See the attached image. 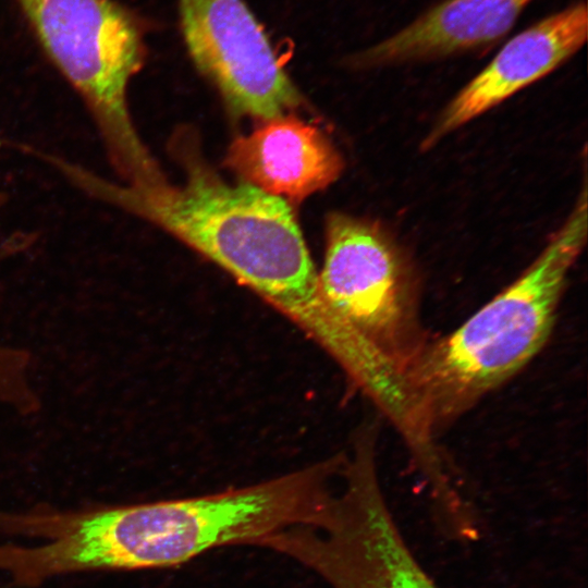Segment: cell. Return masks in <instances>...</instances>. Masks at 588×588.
<instances>
[{"label": "cell", "mask_w": 588, "mask_h": 588, "mask_svg": "<svg viewBox=\"0 0 588 588\" xmlns=\"http://www.w3.org/2000/svg\"><path fill=\"white\" fill-rule=\"evenodd\" d=\"M328 498L323 466L266 482L180 500L84 512L20 514L9 567L23 585L87 569L173 566L216 547L261 544L310 524Z\"/></svg>", "instance_id": "1"}, {"label": "cell", "mask_w": 588, "mask_h": 588, "mask_svg": "<svg viewBox=\"0 0 588 588\" xmlns=\"http://www.w3.org/2000/svg\"><path fill=\"white\" fill-rule=\"evenodd\" d=\"M186 177L169 184L162 174L113 182L48 154L45 162L88 196L168 231L226 270L295 322L310 338L334 313L321 295L315 269L286 200L246 182L229 184L185 152Z\"/></svg>", "instance_id": "2"}, {"label": "cell", "mask_w": 588, "mask_h": 588, "mask_svg": "<svg viewBox=\"0 0 588 588\" xmlns=\"http://www.w3.org/2000/svg\"><path fill=\"white\" fill-rule=\"evenodd\" d=\"M587 189L532 264L450 334L424 343L405 368L433 431L520 370L544 345L588 231Z\"/></svg>", "instance_id": "3"}, {"label": "cell", "mask_w": 588, "mask_h": 588, "mask_svg": "<svg viewBox=\"0 0 588 588\" xmlns=\"http://www.w3.org/2000/svg\"><path fill=\"white\" fill-rule=\"evenodd\" d=\"M44 54L89 111L124 181L152 169L131 119L127 91L144 61V28L117 0H15Z\"/></svg>", "instance_id": "4"}, {"label": "cell", "mask_w": 588, "mask_h": 588, "mask_svg": "<svg viewBox=\"0 0 588 588\" xmlns=\"http://www.w3.org/2000/svg\"><path fill=\"white\" fill-rule=\"evenodd\" d=\"M269 547L317 571L333 588H437L409 551L380 489L370 449H358L341 494L316 523Z\"/></svg>", "instance_id": "5"}, {"label": "cell", "mask_w": 588, "mask_h": 588, "mask_svg": "<svg viewBox=\"0 0 588 588\" xmlns=\"http://www.w3.org/2000/svg\"><path fill=\"white\" fill-rule=\"evenodd\" d=\"M318 284L328 305L405 375L425 341L404 267L387 236L367 221L330 215Z\"/></svg>", "instance_id": "6"}, {"label": "cell", "mask_w": 588, "mask_h": 588, "mask_svg": "<svg viewBox=\"0 0 588 588\" xmlns=\"http://www.w3.org/2000/svg\"><path fill=\"white\" fill-rule=\"evenodd\" d=\"M180 32L196 69L240 115L271 120L302 100L245 0H176Z\"/></svg>", "instance_id": "7"}, {"label": "cell", "mask_w": 588, "mask_h": 588, "mask_svg": "<svg viewBox=\"0 0 588 588\" xmlns=\"http://www.w3.org/2000/svg\"><path fill=\"white\" fill-rule=\"evenodd\" d=\"M585 0L551 13L509 39L444 108L420 144L427 151L453 131L543 78L585 45Z\"/></svg>", "instance_id": "8"}, {"label": "cell", "mask_w": 588, "mask_h": 588, "mask_svg": "<svg viewBox=\"0 0 588 588\" xmlns=\"http://www.w3.org/2000/svg\"><path fill=\"white\" fill-rule=\"evenodd\" d=\"M534 0H442L413 22L350 57L373 69L437 60L490 48L512 30Z\"/></svg>", "instance_id": "9"}, {"label": "cell", "mask_w": 588, "mask_h": 588, "mask_svg": "<svg viewBox=\"0 0 588 588\" xmlns=\"http://www.w3.org/2000/svg\"><path fill=\"white\" fill-rule=\"evenodd\" d=\"M225 162L243 182L295 200L326 188L344 168L328 136L292 115L267 120L249 135L236 138Z\"/></svg>", "instance_id": "10"}, {"label": "cell", "mask_w": 588, "mask_h": 588, "mask_svg": "<svg viewBox=\"0 0 588 588\" xmlns=\"http://www.w3.org/2000/svg\"><path fill=\"white\" fill-rule=\"evenodd\" d=\"M11 256L12 248L0 243V264ZM29 370L28 352L0 344V402L23 415H32L40 407Z\"/></svg>", "instance_id": "11"}]
</instances>
